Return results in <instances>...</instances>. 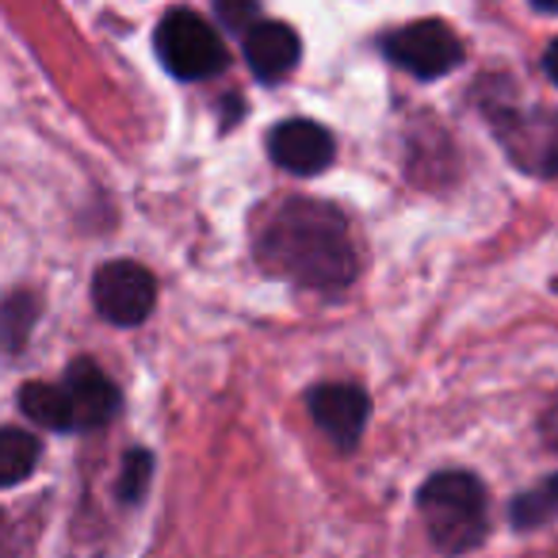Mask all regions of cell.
I'll return each mask as SVG.
<instances>
[{"label": "cell", "instance_id": "cell-1", "mask_svg": "<svg viewBox=\"0 0 558 558\" xmlns=\"http://www.w3.org/2000/svg\"><path fill=\"white\" fill-rule=\"evenodd\" d=\"M256 256L268 271L303 288L341 291L356 279V248L349 222L322 199L279 203L256 230Z\"/></svg>", "mask_w": 558, "mask_h": 558}, {"label": "cell", "instance_id": "cell-2", "mask_svg": "<svg viewBox=\"0 0 558 558\" xmlns=\"http://www.w3.org/2000/svg\"><path fill=\"white\" fill-rule=\"evenodd\" d=\"M417 509L433 543L448 555L474 550L489 532L486 486L466 471H440L421 486Z\"/></svg>", "mask_w": 558, "mask_h": 558}, {"label": "cell", "instance_id": "cell-3", "mask_svg": "<svg viewBox=\"0 0 558 558\" xmlns=\"http://www.w3.org/2000/svg\"><path fill=\"white\" fill-rule=\"evenodd\" d=\"M157 58L180 81H203L226 70V43L192 9H172L157 24Z\"/></svg>", "mask_w": 558, "mask_h": 558}, {"label": "cell", "instance_id": "cell-4", "mask_svg": "<svg viewBox=\"0 0 558 558\" xmlns=\"http://www.w3.org/2000/svg\"><path fill=\"white\" fill-rule=\"evenodd\" d=\"M489 123L520 169L532 177H558V111L489 108Z\"/></svg>", "mask_w": 558, "mask_h": 558}, {"label": "cell", "instance_id": "cell-5", "mask_svg": "<svg viewBox=\"0 0 558 558\" xmlns=\"http://www.w3.org/2000/svg\"><path fill=\"white\" fill-rule=\"evenodd\" d=\"M383 50H387L390 62L421 81L444 77L463 62V43L440 20H417L410 27H398L395 35L383 39Z\"/></svg>", "mask_w": 558, "mask_h": 558}, {"label": "cell", "instance_id": "cell-6", "mask_svg": "<svg viewBox=\"0 0 558 558\" xmlns=\"http://www.w3.org/2000/svg\"><path fill=\"white\" fill-rule=\"evenodd\" d=\"M93 303L104 322L111 326H142L157 303V283L142 264L111 260L96 271Z\"/></svg>", "mask_w": 558, "mask_h": 558}, {"label": "cell", "instance_id": "cell-7", "mask_svg": "<svg viewBox=\"0 0 558 558\" xmlns=\"http://www.w3.org/2000/svg\"><path fill=\"white\" fill-rule=\"evenodd\" d=\"M268 154L279 169L295 172V177H318V172H326L333 165L337 142L314 119H288V123H279L271 131Z\"/></svg>", "mask_w": 558, "mask_h": 558}, {"label": "cell", "instance_id": "cell-8", "mask_svg": "<svg viewBox=\"0 0 558 558\" xmlns=\"http://www.w3.org/2000/svg\"><path fill=\"white\" fill-rule=\"evenodd\" d=\"M367 413H372V402L352 383H326L311 390V417L341 451H352L360 444Z\"/></svg>", "mask_w": 558, "mask_h": 558}, {"label": "cell", "instance_id": "cell-9", "mask_svg": "<svg viewBox=\"0 0 558 558\" xmlns=\"http://www.w3.org/2000/svg\"><path fill=\"white\" fill-rule=\"evenodd\" d=\"M65 395L73 405V425L77 428H104L119 413V390L108 375L100 372V364L93 360H73L65 372Z\"/></svg>", "mask_w": 558, "mask_h": 558}, {"label": "cell", "instance_id": "cell-10", "mask_svg": "<svg viewBox=\"0 0 558 558\" xmlns=\"http://www.w3.org/2000/svg\"><path fill=\"white\" fill-rule=\"evenodd\" d=\"M299 54V35L288 24H276V20H256L245 32V62L248 70L260 81H279L295 70Z\"/></svg>", "mask_w": 558, "mask_h": 558}, {"label": "cell", "instance_id": "cell-11", "mask_svg": "<svg viewBox=\"0 0 558 558\" xmlns=\"http://www.w3.org/2000/svg\"><path fill=\"white\" fill-rule=\"evenodd\" d=\"M20 410L43 428H58V433H70L73 425V405L65 387H54V383H27L20 387Z\"/></svg>", "mask_w": 558, "mask_h": 558}, {"label": "cell", "instance_id": "cell-12", "mask_svg": "<svg viewBox=\"0 0 558 558\" xmlns=\"http://www.w3.org/2000/svg\"><path fill=\"white\" fill-rule=\"evenodd\" d=\"M39 456H43L39 436L24 433V428H0V489L20 486L35 471Z\"/></svg>", "mask_w": 558, "mask_h": 558}, {"label": "cell", "instance_id": "cell-13", "mask_svg": "<svg viewBox=\"0 0 558 558\" xmlns=\"http://www.w3.org/2000/svg\"><path fill=\"white\" fill-rule=\"evenodd\" d=\"M509 520L520 532H535V527L558 524V474L543 478L539 486L524 489L517 501L509 505Z\"/></svg>", "mask_w": 558, "mask_h": 558}, {"label": "cell", "instance_id": "cell-14", "mask_svg": "<svg viewBox=\"0 0 558 558\" xmlns=\"http://www.w3.org/2000/svg\"><path fill=\"white\" fill-rule=\"evenodd\" d=\"M35 318H39V299L27 295V291H16L0 303V352L16 356L27 344L35 329Z\"/></svg>", "mask_w": 558, "mask_h": 558}, {"label": "cell", "instance_id": "cell-15", "mask_svg": "<svg viewBox=\"0 0 558 558\" xmlns=\"http://www.w3.org/2000/svg\"><path fill=\"white\" fill-rule=\"evenodd\" d=\"M149 478H154V459H149V451H131L123 463V474H119V497L131 505L142 501Z\"/></svg>", "mask_w": 558, "mask_h": 558}, {"label": "cell", "instance_id": "cell-16", "mask_svg": "<svg viewBox=\"0 0 558 558\" xmlns=\"http://www.w3.org/2000/svg\"><path fill=\"white\" fill-rule=\"evenodd\" d=\"M215 12H218V20L238 35H245L248 27L260 20V4H256V0H215Z\"/></svg>", "mask_w": 558, "mask_h": 558}, {"label": "cell", "instance_id": "cell-17", "mask_svg": "<svg viewBox=\"0 0 558 558\" xmlns=\"http://www.w3.org/2000/svg\"><path fill=\"white\" fill-rule=\"evenodd\" d=\"M543 433H547V444H550V448H558V402L550 405L547 421H543Z\"/></svg>", "mask_w": 558, "mask_h": 558}, {"label": "cell", "instance_id": "cell-18", "mask_svg": "<svg viewBox=\"0 0 558 558\" xmlns=\"http://www.w3.org/2000/svg\"><path fill=\"white\" fill-rule=\"evenodd\" d=\"M543 70H547V77L558 85V39L547 47V54H543Z\"/></svg>", "mask_w": 558, "mask_h": 558}, {"label": "cell", "instance_id": "cell-19", "mask_svg": "<svg viewBox=\"0 0 558 558\" xmlns=\"http://www.w3.org/2000/svg\"><path fill=\"white\" fill-rule=\"evenodd\" d=\"M539 12H558V0H532Z\"/></svg>", "mask_w": 558, "mask_h": 558}]
</instances>
